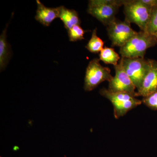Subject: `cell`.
I'll return each mask as SVG.
<instances>
[{"mask_svg":"<svg viewBox=\"0 0 157 157\" xmlns=\"http://www.w3.org/2000/svg\"><path fill=\"white\" fill-rule=\"evenodd\" d=\"M126 2L125 0H91L87 12L107 27L116 19L119 9Z\"/></svg>","mask_w":157,"mask_h":157,"instance_id":"6da1fadb","label":"cell"},{"mask_svg":"<svg viewBox=\"0 0 157 157\" xmlns=\"http://www.w3.org/2000/svg\"><path fill=\"white\" fill-rule=\"evenodd\" d=\"M157 44V40L154 37L146 32L140 31L121 47L119 52L121 57L144 58L147 50Z\"/></svg>","mask_w":157,"mask_h":157,"instance_id":"7a4b0ae2","label":"cell"},{"mask_svg":"<svg viewBox=\"0 0 157 157\" xmlns=\"http://www.w3.org/2000/svg\"><path fill=\"white\" fill-rule=\"evenodd\" d=\"M100 94L112 103L114 117L116 119L124 116L131 109L142 104L141 101L128 93L113 92L108 89L103 88L100 90Z\"/></svg>","mask_w":157,"mask_h":157,"instance_id":"3957f363","label":"cell"},{"mask_svg":"<svg viewBox=\"0 0 157 157\" xmlns=\"http://www.w3.org/2000/svg\"><path fill=\"white\" fill-rule=\"evenodd\" d=\"M124 6L125 21L130 24H135L140 31L145 32L152 8L141 0H127Z\"/></svg>","mask_w":157,"mask_h":157,"instance_id":"277c9868","label":"cell"},{"mask_svg":"<svg viewBox=\"0 0 157 157\" xmlns=\"http://www.w3.org/2000/svg\"><path fill=\"white\" fill-rule=\"evenodd\" d=\"M100 59H94L90 62L86 71L84 89L86 91H91L104 81L109 82L113 76L109 68L101 64Z\"/></svg>","mask_w":157,"mask_h":157,"instance_id":"5b68a950","label":"cell"},{"mask_svg":"<svg viewBox=\"0 0 157 157\" xmlns=\"http://www.w3.org/2000/svg\"><path fill=\"white\" fill-rule=\"evenodd\" d=\"M121 64L136 89L140 88L149 68L148 59L121 58Z\"/></svg>","mask_w":157,"mask_h":157,"instance_id":"8992f818","label":"cell"},{"mask_svg":"<svg viewBox=\"0 0 157 157\" xmlns=\"http://www.w3.org/2000/svg\"><path fill=\"white\" fill-rule=\"evenodd\" d=\"M107 34L112 46L121 47L137 34L125 21L116 19L107 27Z\"/></svg>","mask_w":157,"mask_h":157,"instance_id":"52a82bcc","label":"cell"},{"mask_svg":"<svg viewBox=\"0 0 157 157\" xmlns=\"http://www.w3.org/2000/svg\"><path fill=\"white\" fill-rule=\"evenodd\" d=\"M114 68L115 75L109 82L108 89L113 92L128 93L135 96L136 88L121 65L118 63Z\"/></svg>","mask_w":157,"mask_h":157,"instance_id":"ba28073f","label":"cell"},{"mask_svg":"<svg viewBox=\"0 0 157 157\" xmlns=\"http://www.w3.org/2000/svg\"><path fill=\"white\" fill-rule=\"evenodd\" d=\"M149 68L140 88L135 93V97L143 98L157 91V61L148 59Z\"/></svg>","mask_w":157,"mask_h":157,"instance_id":"9c48e42d","label":"cell"},{"mask_svg":"<svg viewBox=\"0 0 157 157\" xmlns=\"http://www.w3.org/2000/svg\"><path fill=\"white\" fill-rule=\"evenodd\" d=\"M36 20L45 26H48L56 18L59 17V7L52 8L45 7L39 0H37Z\"/></svg>","mask_w":157,"mask_h":157,"instance_id":"30bf717a","label":"cell"},{"mask_svg":"<svg viewBox=\"0 0 157 157\" xmlns=\"http://www.w3.org/2000/svg\"><path fill=\"white\" fill-rule=\"evenodd\" d=\"M59 18L64 24V27L67 31L76 25H80V20L78 13L73 9H67L64 6H60Z\"/></svg>","mask_w":157,"mask_h":157,"instance_id":"8fae6325","label":"cell"},{"mask_svg":"<svg viewBox=\"0 0 157 157\" xmlns=\"http://www.w3.org/2000/svg\"><path fill=\"white\" fill-rule=\"evenodd\" d=\"M8 24L6 25L0 36V69L4 70L8 64L10 58V48L7 40V30Z\"/></svg>","mask_w":157,"mask_h":157,"instance_id":"7c38bea8","label":"cell"},{"mask_svg":"<svg viewBox=\"0 0 157 157\" xmlns=\"http://www.w3.org/2000/svg\"><path fill=\"white\" fill-rule=\"evenodd\" d=\"M100 60L105 64H110L116 66L120 60L121 58L113 48L105 47L100 52Z\"/></svg>","mask_w":157,"mask_h":157,"instance_id":"4fadbf2b","label":"cell"},{"mask_svg":"<svg viewBox=\"0 0 157 157\" xmlns=\"http://www.w3.org/2000/svg\"><path fill=\"white\" fill-rule=\"evenodd\" d=\"M104 42L97 35V29L93 31L91 37L85 46L86 48L92 53L101 52L104 48Z\"/></svg>","mask_w":157,"mask_h":157,"instance_id":"5bb4252c","label":"cell"},{"mask_svg":"<svg viewBox=\"0 0 157 157\" xmlns=\"http://www.w3.org/2000/svg\"><path fill=\"white\" fill-rule=\"evenodd\" d=\"M145 32L154 37L157 41V6L152 9L151 15Z\"/></svg>","mask_w":157,"mask_h":157,"instance_id":"9a60e30c","label":"cell"},{"mask_svg":"<svg viewBox=\"0 0 157 157\" xmlns=\"http://www.w3.org/2000/svg\"><path fill=\"white\" fill-rule=\"evenodd\" d=\"M86 32L80 25H75L68 31L69 40L71 42H76L84 39V35Z\"/></svg>","mask_w":157,"mask_h":157,"instance_id":"2e32d148","label":"cell"},{"mask_svg":"<svg viewBox=\"0 0 157 157\" xmlns=\"http://www.w3.org/2000/svg\"><path fill=\"white\" fill-rule=\"evenodd\" d=\"M142 103L146 105L150 109L157 110V91L143 98L141 100Z\"/></svg>","mask_w":157,"mask_h":157,"instance_id":"e0dca14e","label":"cell"},{"mask_svg":"<svg viewBox=\"0 0 157 157\" xmlns=\"http://www.w3.org/2000/svg\"><path fill=\"white\" fill-rule=\"evenodd\" d=\"M141 2L152 8L157 6V0H141Z\"/></svg>","mask_w":157,"mask_h":157,"instance_id":"ac0fdd59","label":"cell"}]
</instances>
